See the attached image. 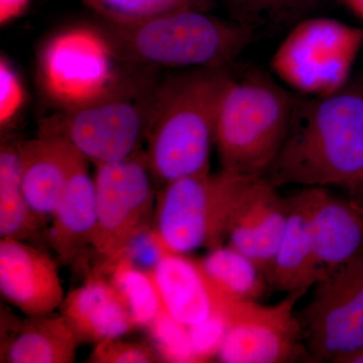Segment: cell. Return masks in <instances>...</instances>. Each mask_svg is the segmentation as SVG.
<instances>
[{"mask_svg": "<svg viewBox=\"0 0 363 363\" xmlns=\"http://www.w3.org/2000/svg\"><path fill=\"white\" fill-rule=\"evenodd\" d=\"M147 329L154 341L155 350L164 362H197L187 327L179 323L164 310Z\"/></svg>", "mask_w": 363, "mask_h": 363, "instance_id": "obj_26", "label": "cell"}, {"mask_svg": "<svg viewBox=\"0 0 363 363\" xmlns=\"http://www.w3.org/2000/svg\"><path fill=\"white\" fill-rule=\"evenodd\" d=\"M309 190L315 252L322 271H329L357 257L362 245L363 228L354 212L326 188Z\"/></svg>", "mask_w": 363, "mask_h": 363, "instance_id": "obj_19", "label": "cell"}, {"mask_svg": "<svg viewBox=\"0 0 363 363\" xmlns=\"http://www.w3.org/2000/svg\"><path fill=\"white\" fill-rule=\"evenodd\" d=\"M162 309L185 327L199 323L226 304L203 272L199 262L186 255L161 252L150 269Z\"/></svg>", "mask_w": 363, "mask_h": 363, "instance_id": "obj_15", "label": "cell"}, {"mask_svg": "<svg viewBox=\"0 0 363 363\" xmlns=\"http://www.w3.org/2000/svg\"><path fill=\"white\" fill-rule=\"evenodd\" d=\"M88 162L74 173L55 209L51 225L47 228L45 240L63 264H71L92 247L96 229V196L94 179L88 171Z\"/></svg>", "mask_w": 363, "mask_h": 363, "instance_id": "obj_18", "label": "cell"}, {"mask_svg": "<svg viewBox=\"0 0 363 363\" xmlns=\"http://www.w3.org/2000/svg\"><path fill=\"white\" fill-rule=\"evenodd\" d=\"M117 57L101 30L77 26L48 40L39 59L45 95L62 111L92 104L116 92L131 78L117 69Z\"/></svg>", "mask_w": 363, "mask_h": 363, "instance_id": "obj_8", "label": "cell"}, {"mask_svg": "<svg viewBox=\"0 0 363 363\" xmlns=\"http://www.w3.org/2000/svg\"><path fill=\"white\" fill-rule=\"evenodd\" d=\"M308 291L289 293L272 306L229 301L228 327L217 358L224 363H283L308 354L295 308Z\"/></svg>", "mask_w": 363, "mask_h": 363, "instance_id": "obj_11", "label": "cell"}, {"mask_svg": "<svg viewBox=\"0 0 363 363\" xmlns=\"http://www.w3.org/2000/svg\"><path fill=\"white\" fill-rule=\"evenodd\" d=\"M288 214V199L264 177H257L248 182L229 224V245L252 259L266 278L285 233Z\"/></svg>", "mask_w": 363, "mask_h": 363, "instance_id": "obj_13", "label": "cell"}, {"mask_svg": "<svg viewBox=\"0 0 363 363\" xmlns=\"http://www.w3.org/2000/svg\"><path fill=\"white\" fill-rule=\"evenodd\" d=\"M89 362L93 363H154L162 362L154 346L130 342L121 337L106 339L94 345Z\"/></svg>", "mask_w": 363, "mask_h": 363, "instance_id": "obj_27", "label": "cell"}, {"mask_svg": "<svg viewBox=\"0 0 363 363\" xmlns=\"http://www.w3.org/2000/svg\"><path fill=\"white\" fill-rule=\"evenodd\" d=\"M30 0H0V23L2 26L20 18L28 9Z\"/></svg>", "mask_w": 363, "mask_h": 363, "instance_id": "obj_30", "label": "cell"}, {"mask_svg": "<svg viewBox=\"0 0 363 363\" xmlns=\"http://www.w3.org/2000/svg\"><path fill=\"white\" fill-rule=\"evenodd\" d=\"M117 57L147 68H223L252 43L255 30L206 11H172L143 23L100 28Z\"/></svg>", "mask_w": 363, "mask_h": 363, "instance_id": "obj_3", "label": "cell"}, {"mask_svg": "<svg viewBox=\"0 0 363 363\" xmlns=\"http://www.w3.org/2000/svg\"><path fill=\"white\" fill-rule=\"evenodd\" d=\"M199 264L223 301H257L269 286L259 267L230 245L213 248Z\"/></svg>", "mask_w": 363, "mask_h": 363, "instance_id": "obj_22", "label": "cell"}, {"mask_svg": "<svg viewBox=\"0 0 363 363\" xmlns=\"http://www.w3.org/2000/svg\"><path fill=\"white\" fill-rule=\"evenodd\" d=\"M228 327L226 305L199 323L188 327L189 337L197 362L217 357Z\"/></svg>", "mask_w": 363, "mask_h": 363, "instance_id": "obj_28", "label": "cell"}, {"mask_svg": "<svg viewBox=\"0 0 363 363\" xmlns=\"http://www.w3.org/2000/svg\"><path fill=\"white\" fill-rule=\"evenodd\" d=\"M59 309L80 344L96 345L136 329L123 296L102 274H94L84 285L72 290Z\"/></svg>", "mask_w": 363, "mask_h": 363, "instance_id": "obj_16", "label": "cell"}, {"mask_svg": "<svg viewBox=\"0 0 363 363\" xmlns=\"http://www.w3.org/2000/svg\"><path fill=\"white\" fill-rule=\"evenodd\" d=\"M0 293L26 317L54 313L66 296L56 260L39 245L9 238L0 240Z\"/></svg>", "mask_w": 363, "mask_h": 363, "instance_id": "obj_12", "label": "cell"}, {"mask_svg": "<svg viewBox=\"0 0 363 363\" xmlns=\"http://www.w3.org/2000/svg\"><path fill=\"white\" fill-rule=\"evenodd\" d=\"M231 73L195 68L159 85L147 133V155L157 187L210 171L215 126Z\"/></svg>", "mask_w": 363, "mask_h": 363, "instance_id": "obj_2", "label": "cell"}, {"mask_svg": "<svg viewBox=\"0 0 363 363\" xmlns=\"http://www.w3.org/2000/svg\"><path fill=\"white\" fill-rule=\"evenodd\" d=\"M276 188H353L363 182V95H296L290 128L264 176Z\"/></svg>", "mask_w": 363, "mask_h": 363, "instance_id": "obj_1", "label": "cell"}, {"mask_svg": "<svg viewBox=\"0 0 363 363\" xmlns=\"http://www.w3.org/2000/svg\"><path fill=\"white\" fill-rule=\"evenodd\" d=\"M105 23L130 26L172 11L192 9L209 13L215 0H82Z\"/></svg>", "mask_w": 363, "mask_h": 363, "instance_id": "obj_25", "label": "cell"}, {"mask_svg": "<svg viewBox=\"0 0 363 363\" xmlns=\"http://www.w3.org/2000/svg\"><path fill=\"white\" fill-rule=\"evenodd\" d=\"M26 101V92L18 72L4 57L0 59V126L13 123Z\"/></svg>", "mask_w": 363, "mask_h": 363, "instance_id": "obj_29", "label": "cell"}, {"mask_svg": "<svg viewBox=\"0 0 363 363\" xmlns=\"http://www.w3.org/2000/svg\"><path fill=\"white\" fill-rule=\"evenodd\" d=\"M1 340L0 362L9 363H72L79 342L65 318L60 314L26 317L11 324Z\"/></svg>", "mask_w": 363, "mask_h": 363, "instance_id": "obj_20", "label": "cell"}, {"mask_svg": "<svg viewBox=\"0 0 363 363\" xmlns=\"http://www.w3.org/2000/svg\"><path fill=\"white\" fill-rule=\"evenodd\" d=\"M298 315L310 357L340 362L363 350V257L325 271Z\"/></svg>", "mask_w": 363, "mask_h": 363, "instance_id": "obj_10", "label": "cell"}, {"mask_svg": "<svg viewBox=\"0 0 363 363\" xmlns=\"http://www.w3.org/2000/svg\"><path fill=\"white\" fill-rule=\"evenodd\" d=\"M295 99L262 72L231 75L215 126L221 171L247 178L266 175L288 135Z\"/></svg>", "mask_w": 363, "mask_h": 363, "instance_id": "obj_4", "label": "cell"}, {"mask_svg": "<svg viewBox=\"0 0 363 363\" xmlns=\"http://www.w3.org/2000/svg\"><path fill=\"white\" fill-rule=\"evenodd\" d=\"M128 255L101 269L111 272L109 279L123 296L136 328H147L162 310L161 298L149 272L138 269Z\"/></svg>", "mask_w": 363, "mask_h": 363, "instance_id": "obj_23", "label": "cell"}, {"mask_svg": "<svg viewBox=\"0 0 363 363\" xmlns=\"http://www.w3.org/2000/svg\"><path fill=\"white\" fill-rule=\"evenodd\" d=\"M250 179L221 171L169 182L157 192L152 245L159 252L187 255L223 245Z\"/></svg>", "mask_w": 363, "mask_h": 363, "instance_id": "obj_5", "label": "cell"}, {"mask_svg": "<svg viewBox=\"0 0 363 363\" xmlns=\"http://www.w3.org/2000/svg\"><path fill=\"white\" fill-rule=\"evenodd\" d=\"M157 88L131 78L108 96L45 119L40 135L65 140L95 164L121 161L143 150Z\"/></svg>", "mask_w": 363, "mask_h": 363, "instance_id": "obj_6", "label": "cell"}, {"mask_svg": "<svg viewBox=\"0 0 363 363\" xmlns=\"http://www.w3.org/2000/svg\"><path fill=\"white\" fill-rule=\"evenodd\" d=\"M233 20L259 28H284L310 18L323 0H219Z\"/></svg>", "mask_w": 363, "mask_h": 363, "instance_id": "obj_24", "label": "cell"}, {"mask_svg": "<svg viewBox=\"0 0 363 363\" xmlns=\"http://www.w3.org/2000/svg\"><path fill=\"white\" fill-rule=\"evenodd\" d=\"M18 145L4 143L0 147V238L37 245L47 240V221L26 199L21 184Z\"/></svg>", "mask_w": 363, "mask_h": 363, "instance_id": "obj_21", "label": "cell"}, {"mask_svg": "<svg viewBox=\"0 0 363 363\" xmlns=\"http://www.w3.org/2000/svg\"><path fill=\"white\" fill-rule=\"evenodd\" d=\"M97 223L92 247L111 264L149 233L156 210V184L145 150L126 159L95 164Z\"/></svg>", "mask_w": 363, "mask_h": 363, "instance_id": "obj_9", "label": "cell"}, {"mask_svg": "<svg viewBox=\"0 0 363 363\" xmlns=\"http://www.w3.org/2000/svg\"><path fill=\"white\" fill-rule=\"evenodd\" d=\"M21 184L28 203L45 221L65 194L79 167L88 161L61 138L39 135L18 145Z\"/></svg>", "mask_w": 363, "mask_h": 363, "instance_id": "obj_14", "label": "cell"}, {"mask_svg": "<svg viewBox=\"0 0 363 363\" xmlns=\"http://www.w3.org/2000/svg\"><path fill=\"white\" fill-rule=\"evenodd\" d=\"M346 6L363 18V0H344Z\"/></svg>", "mask_w": 363, "mask_h": 363, "instance_id": "obj_31", "label": "cell"}, {"mask_svg": "<svg viewBox=\"0 0 363 363\" xmlns=\"http://www.w3.org/2000/svg\"><path fill=\"white\" fill-rule=\"evenodd\" d=\"M285 233L267 274L272 288L279 292L308 291L321 279L310 227V190L304 188L291 197Z\"/></svg>", "mask_w": 363, "mask_h": 363, "instance_id": "obj_17", "label": "cell"}, {"mask_svg": "<svg viewBox=\"0 0 363 363\" xmlns=\"http://www.w3.org/2000/svg\"><path fill=\"white\" fill-rule=\"evenodd\" d=\"M363 32L330 18H310L289 30L272 55L271 68L300 95L327 96L342 89Z\"/></svg>", "mask_w": 363, "mask_h": 363, "instance_id": "obj_7", "label": "cell"}, {"mask_svg": "<svg viewBox=\"0 0 363 363\" xmlns=\"http://www.w3.org/2000/svg\"><path fill=\"white\" fill-rule=\"evenodd\" d=\"M340 362L363 363V350L344 358Z\"/></svg>", "mask_w": 363, "mask_h": 363, "instance_id": "obj_32", "label": "cell"}]
</instances>
